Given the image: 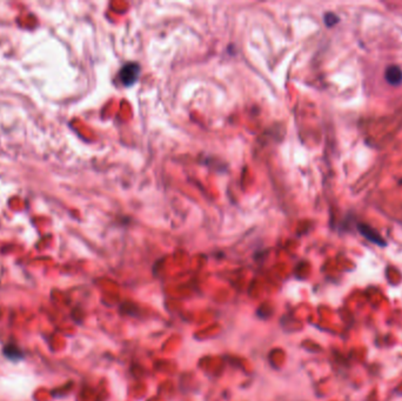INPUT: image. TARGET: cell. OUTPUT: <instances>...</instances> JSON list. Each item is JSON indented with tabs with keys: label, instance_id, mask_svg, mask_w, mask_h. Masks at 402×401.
<instances>
[{
	"label": "cell",
	"instance_id": "6da1fadb",
	"mask_svg": "<svg viewBox=\"0 0 402 401\" xmlns=\"http://www.w3.org/2000/svg\"><path fill=\"white\" fill-rule=\"evenodd\" d=\"M140 72H141V68H140L138 63H127L121 67L118 77H119L121 84L130 87L138 80Z\"/></svg>",
	"mask_w": 402,
	"mask_h": 401
},
{
	"label": "cell",
	"instance_id": "3957f363",
	"mask_svg": "<svg viewBox=\"0 0 402 401\" xmlns=\"http://www.w3.org/2000/svg\"><path fill=\"white\" fill-rule=\"evenodd\" d=\"M385 78L391 85H400L402 82V69L399 66H388L385 72Z\"/></svg>",
	"mask_w": 402,
	"mask_h": 401
},
{
	"label": "cell",
	"instance_id": "277c9868",
	"mask_svg": "<svg viewBox=\"0 0 402 401\" xmlns=\"http://www.w3.org/2000/svg\"><path fill=\"white\" fill-rule=\"evenodd\" d=\"M337 21H339V17H337V15H335L334 13H326V14H325V24H326L328 27L334 26V25L336 24Z\"/></svg>",
	"mask_w": 402,
	"mask_h": 401
},
{
	"label": "cell",
	"instance_id": "7a4b0ae2",
	"mask_svg": "<svg viewBox=\"0 0 402 401\" xmlns=\"http://www.w3.org/2000/svg\"><path fill=\"white\" fill-rule=\"evenodd\" d=\"M357 230H359L360 233H361L367 240L371 241V243L378 245V246H386V241L384 238L379 234L378 231H375L374 228H372L369 225L359 224L357 225Z\"/></svg>",
	"mask_w": 402,
	"mask_h": 401
}]
</instances>
